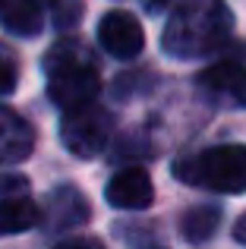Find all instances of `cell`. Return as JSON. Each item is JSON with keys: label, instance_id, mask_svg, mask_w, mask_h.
I'll use <instances>...</instances> for the list:
<instances>
[{"label": "cell", "instance_id": "1", "mask_svg": "<svg viewBox=\"0 0 246 249\" xmlns=\"http://www.w3.org/2000/svg\"><path fill=\"white\" fill-rule=\"evenodd\" d=\"M234 32V13L224 0H183L161 32V51L174 60H196L218 51Z\"/></svg>", "mask_w": 246, "mask_h": 249}, {"label": "cell", "instance_id": "2", "mask_svg": "<svg viewBox=\"0 0 246 249\" xmlns=\"http://www.w3.org/2000/svg\"><path fill=\"white\" fill-rule=\"evenodd\" d=\"M48 70V98L60 110H73L95 101L101 89V76L95 60L86 54L79 41H60L44 57Z\"/></svg>", "mask_w": 246, "mask_h": 249}, {"label": "cell", "instance_id": "3", "mask_svg": "<svg viewBox=\"0 0 246 249\" xmlns=\"http://www.w3.org/2000/svg\"><path fill=\"white\" fill-rule=\"evenodd\" d=\"M177 180L211 193H243L246 189V145H218L199 155L174 161Z\"/></svg>", "mask_w": 246, "mask_h": 249}, {"label": "cell", "instance_id": "4", "mask_svg": "<svg viewBox=\"0 0 246 249\" xmlns=\"http://www.w3.org/2000/svg\"><path fill=\"white\" fill-rule=\"evenodd\" d=\"M114 129V117L98 104H82V107L63 110V123H60V142L70 155L76 158H95L105 152L107 139Z\"/></svg>", "mask_w": 246, "mask_h": 249}, {"label": "cell", "instance_id": "5", "mask_svg": "<svg viewBox=\"0 0 246 249\" xmlns=\"http://www.w3.org/2000/svg\"><path fill=\"white\" fill-rule=\"evenodd\" d=\"M196 89L215 107H228V110L246 107V70L234 60H224V63L202 70L196 76Z\"/></svg>", "mask_w": 246, "mask_h": 249}, {"label": "cell", "instance_id": "6", "mask_svg": "<svg viewBox=\"0 0 246 249\" xmlns=\"http://www.w3.org/2000/svg\"><path fill=\"white\" fill-rule=\"evenodd\" d=\"M98 41L111 57H117V60H133V57H139L142 48H145V32H142V22L133 13L111 10V13H105L101 22H98Z\"/></svg>", "mask_w": 246, "mask_h": 249}, {"label": "cell", "instance_id": "7", "mask_svg": "<svg viewBox=\"0 0 246 249\" xmlns=\"http://www.w3.org/2000/svg\"><path fill=\"white\" fill-rule=\"evenodd\" d=\"M105 199L111 208H120V212H139V208H148L155 199V186L152 177L142 167H126L120 174H114L105 186Z\"/></svg>", "mask_w": 246, "mask_h": 249}, {"label": "cell", "instance_id": "8", "mask_svg": "<svg viewBox=\"0 0 246 249\" xmlns=\"http://www.w3.org/2000/svg\"><path fill=\"white\" fill-rule=\"evenodd\" d=\"M41 218L48 224V231H70V227L86 224L92 218V208L76 186H57L48 196V208H44Z\"/></svg>", "mask_w": 246, "mask_h": 249}, {"label": "cell", "instance_id": "9", "mask_svg": "<svg viewBox=\"0 0 246 249\" xmlns=\"http://www.w3.org/2000/svg\"><path fill=\"white\" fill-rule=\"evenodd\" d=\"M35 148V129L25 117L0 104V164H19Z\"/></svg>", "mask_w": 246, "mask_h": 249}, {"label": "cell", "instance_id": "10", "mask_svg": "<svg viewBox=\"0 0 246 249\" xmlns=\"http://www.w3.org/2000/svg\"><path fill=\"white\" fill-rule=\"evenodd\" d=\"M35 224H41V208L25 196H6L0 202V237L25 233Z\"/></svg>", "mask_w": 246, "mask_h": 249}, {"label": "cell", "instance_id": "11", "mask_svg": "<svg viewBox=\"0 0 246 249\" xmlns=\"http://www.w3.org/2000/svg\"><path fill=\"white\" fill-rule=\"evenodd\" d=\"M0 10H3V29L13 32V35H19V38L38 35L41 25H44L38 0H3Z\"/></svg>", "mask_w": 246, "mask_h": 249}, {"label": "cell", "instance_id": "12", "mask_svg": "<svg viewBox=\"0 0 246 249\" xmlns=\"http://www.w3.org/2000/svg\"><path fill=\"white\" fill-rule=\"evenodd\" d=\"M218 221H221V208L218 205H196L183 214L180 233H183V240H190V243H205V240L218 231Z\"/></svg>", "mask_w": 246, "mask_h": 249}, {"label": "cell", "instance_id": "13", "mask_svg": "<svg viewBox=\"0 0 246 249\" xmlns=\"http://www.w3.org/2000/svg\"><path fill=\"white\" fill-rule=\"evenodd\" d=\"M25 189H29V180L19 174H3L0 177V199H6V196H22Z\"/></svg>", "mask_w": 246, "mask_h": 249}, {"label": "cell", "instance_id": "14", "mask_svg": "<svg viewBox=\"0 0 246 249\" xmlns=\"http://www.w3.org/2000/svg\"><path fill=\"white\" fill-rule=\"evenodd\" d=\"M13 89H16V63L0 54V95H10Z\"/></svg>", "mask_w": 246, "mask_h": 249}, {"label": "cell", "instance_id": "15", "mask_svg": "<svg viewBox=\"0 0 246 249\" xmlns=\"http://www.w3.org/2000/svg\"><path fill=\"white\" fill-rule=\"evenodd\" d=\"M79 10H82L79 0H70L67 10H63V6L57 10V22H60V25H73V22H76V16H79Z\"/></svg>", "mask_w": 246, "mask_h": 249}, {"label": "cell", "instance_id": "16", "mask_svg": "<svg viewBox=\"0 0 246 249\" xmlns=\"http://www.w3.org/2000/svg\"><path fill=\"white\" fill-rule=\"evenodd\" d=\"M234 240H237V243H246V214H240V221H237V227H234Z\"/></svg>", "mask_w": 246, "mask_h": 249}, {"label": "cell", "instance_id": "17", "mask_svg": "<svg viewBox=\"0 0 246 249\" xmlns=\"http://www.w3.org/2000/svg\"><path fill=\"white\" fill-rule=\"evenodd\" d=\"M148 3H152V6H161V3H167V0H148Z\"/></svg>", "mask_w": 246, "mask_h": 249}, {"label": "cell", "instance_id": "18", "mask_svg": "<svg viewBox=\"0 0 246 249\" xmlns=\"http://www.w3.org/2000/svg\"><path fill=\"white\" fill-rule=\"evenodd\" d=\"M38 3H57V0H38Z\"/></svg>", "mask_w": 246, "mask_h": 249}, {"label": "cell", "instance_id": "19", "mask_svg": "<svg viewBox=\"0 0 246 249\" xmlns=\"http://www.w3.org/2000/svg\"><path fill=\"white\" fill-rule=\"evenodd\" d=\"M0 3H3V0H0Z\"/></svg>", "mask_w": 246, "mask_h": 249}]
</instances>
